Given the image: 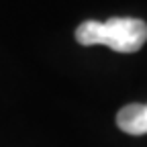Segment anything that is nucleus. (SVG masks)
<instances>
[{
	"label": "nucleus",
	"instance_id": "nucleus-1",
	"mask_svg": "<svg viewBox=\"0 0 147 147\" xmlns=\"http://www.w3.org/2000/svg\"><path fill=\"white\" fill-rule=\"evenodd\" d=\"M76 41L86 47L106 45L119 53H135L147 41V23L129 16H115L106 23L84 21L76 29Z\"/></svg>",
	"mask_w": 147,
	"mask_h": 147
},
{
	"label": "nucleus",
	"instance_id": "nucleus-2",
	"mask_svg": "<svg viewBox=\"0 0 147 147\" xmlns=\"http://www.w3.org/2000/svg\"><path fill=\"white\" fill-rule=\"evenodd\" d=\"M117 125L127 135H147V104H127L117 113Z\"/></svg>",
	"mask_w": 147,
	"mask_h": 147
}]
</instances>
